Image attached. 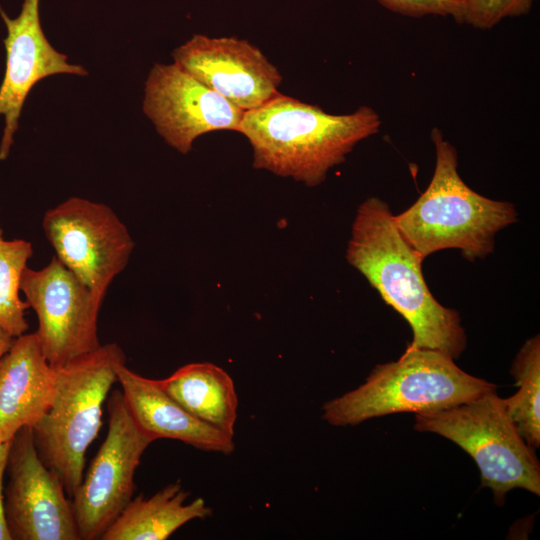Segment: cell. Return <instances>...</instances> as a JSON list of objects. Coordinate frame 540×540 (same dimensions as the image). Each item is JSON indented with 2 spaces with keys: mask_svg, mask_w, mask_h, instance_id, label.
Masks as SVG:
<instances>
[{
  "mask_svg": "<svg viewBox=\"0 0 540 540\" xmlns=\"http://www.w3.org/2000/svg\"><path fill=\"white\" fill-rule=\"evenodd\" d=\"M436 164L426 190L408 209L393 215L403 238L423 259L444 249H459L468 261L494 250L496 234L517 221L513 204L482 196L458 173L455 147L434 128Z\"/></svg>",
  "mask_w": 540,
  "mask_h": 540,
  "instance_id": "cell-3",
  "label": "cell"
},
{
  "mask_svg": "<svg viewBox=\"0 0 540 540\" xmlns=\"http://www.w3.org/2000/svg\"><path fill=\"white\" fill-rule=\"evenodd\" d=\"M180 482L171 483L149 498H132L102 534L101 540H165L186 523L211 514L203 498L186 502Z\"/></svg>",
  "mask_w": 540,
  "mask_h": 540,
  "instance_id": "cell-16",
  "label": "cell"
},
{
  "mask_svg": "<svg viewBox=\"0 0 540 540\" xmlns=\"http://www.w3.org/2000/svg\"><path fill=\"white\" fill-rule=\"evenodd\" d=\"M497 390L440 351L408 345L401 357L377 365L356 389L327 401L322 418L333 426H354L389 414L434 412Z\"/></svg>",
  "mask_w": 540,
  "mask_h": 540,
  "instance_id": "cell-4",
  "label": "cell"
},
{
  "mask_svg": "<svg viewBox=\"0 0 540 540\" xmlns=\"http://www.w3.org/2000/svg\"><path fill=\"white\" fill-rule=\"evenodd\" d=\"M56 369L47 361L36 332L15 337L0 359V442L33 427L55 394Z\"/></svg>",
  "mask_w": 540,
  "mask_h": 540,
  "instance_id": "cell-14",
  "label": "cell"
},
{
  "mask_svg": "<svg viewBox=\"0 0 540 540\" xmlns=\"http://www.w3.org/2000/svg\"><path fill=\"white\" fill-rule=\"evenodd\" d=\"M123 362L122 348L107 343L56 369L53 401L32 427L40 458L70 498L83 479L86 452L101 428L103 404L117 382L116 367Z\"/></svg>",
  "mask_w": 540,
  "mask_h": 540,
  "instance_id": "cell-5",
  "label": "cell"
},
{
  "mask_svg": "<svg viewBox=\"0 0 540 540\" xmlns=\"http://www.w3.org/2000/svg\"><path fill=\"white\" fill-rule=\"evenodd\" d=\"M42 226L55 257L103 301L135 247L126 225L109 206L70 197L46 211Z\"/></svg>",
  "mask_w": 540,
  "mask_h": 540,
  "instance_id": "cell-7",
  "label": "cell"
},
{
  "mask_svg": "<svg viewBox=\"0 0 540 540\" xmlns=\"http://www.w3.org/2000/svg\"><path fill=\"white\" fill-rule=\"evenodd\" d=\"M534 0H459L455 21L489 29L505 17L529 12Z\"/></svg>",
  "mask_w": 540,
  "mask_h": 540,
  "instance_id": "cell-20",
  "label": "cell"
},
{
  "mask_svg": "<svg viewBox=\"0 0 540 540\" xmlns=\"http://www.w3.org/2000/svg\"><path fill=\"white\" fill-rule=\"evenodd\" d=\"M32 254L29 241L7 240L0 228V327L14 338L28 329L25 310L29 305L20 298V282Z\"/></svg>",
  "mask_w": 540,
  "mask_h": 540,
  "instance_id": "cell-19",
  "label": "cell"
},
{
  "mask_svg": "<svg viewBox=\"0 0 540 540\" xmlns=\"http://www.w3.org/2000/svg\"><path fill=\"white\" fill-rule=\"evenodd\" d=\"M107 411L105 440L71 498L82 540L100 539L132 500L135 471L153 442L136 425L121 390L110 393Z\"/></svg>",
  "mask_w": 540,
  "mask_h": 540,
  "instance_id": "cell-8",
  "label": "cell"
},
{
  "mask_svg": "<svg viewBox=\"0 0 540 540\" xmlns=\"http://www.w3.org/2000/svg\"><path fill=\"white\" fill-rule=\"evenodd\" d=\"M172 57L174 63L244 112L281 94L278 68L245 39L195 34L174 49Z\"/></svg>",
  "mask_w": 540,
  "mask_h": 540,
  "instance_id": "cell-12",
  "label": "cell"
},
{
  "mask_svg": "<svg viewBox=\"0 0 540 540\" xmlns=\"http://www.w3.org/2000/svg\"><path fill=\"white\" fill-rule=\"evenodd\" d=\"M11 441L0 442V540H11L4 513L3 480L6 472Z\"/></svg>",
  "mask_w": 540,
  "mask_h": 540,
  "instance_id": "cell-22",
  "label": "cell"
},
{
  "mask_svg": "<svg viewBox=\"0 0 540 540\" xmlns=\"http://www.w3.org/2000/svg\"><path fill=\"white\" fill-rule=\"evenodd\" d=\"M143 111L164 141L182 154L201 135L238 132L244 111L176 63H156L144 89Z\"/></svg>",
  "mask_w": 540,
  "mask_h": 540,
  "instance_id": "cell-11",
  "label": "cell"
},
{
  "mask_svg": "<svg viewBox=\"0 0 540 540\" xmlns=\"http://www.w3.org/2000/svg\"><path fill=\"white\" fill-rule=\"evenodd\" d=\"M4 513L11 540H80L71 498L40 458L32 427L11 440Z\"/></svg>",
  "mask_w": 540,
  "mask_h": 540,
  "instance_id": "cell-10",
  "label": "cell"
},
{
  "mask_svg": "<svg viewBox=\"0 0 540 540\" xmlns=\"http://www.w3.org/2000/svg\"><path fill=\"white\" fill-rule=\"evenodd\" d=\"M346 258L407 321L413 332L409 345L460 357L467 343L460 316L430 292L424 259L403 238L385 201L370 197L358 207Z\"/></svg>",
  "mask_w": 540,
  "mask_h": 540,
  "instance_id": "cell-1",
  "label": "cell"
},
{
  "mask_svg": "<svg viewBox=\"0 0 540 540\" xmlns=\"http://www.w3.org/2000/svg\"><path fill=\"white\" fill-rule=\"evenodd\" d=\"M127 408L136 425L153 441L173 439L196 449L231 454L233 437L187 412L160 386L158 380L143 377L126 366L116 367Z\"/></svg>",
  "mask_w": 540,
  "mask_h": 540,
  "instance_id": "cell-15",
  "label": "cell"
},
{
  "mask_svg": "<svg viewBox=\"0 0 540 540\" xmlns=\"http://www.w3.org/2000/svg\"><path fill=\"white\" fill-rule=\"evenodd\" d=\"M20 289L37 316L36 333L54 369L102 345L98 337V317L103 301L55 256L41 269L26 267Z\"/></svg>",
  "mask_w": 540,
  "mask_h": 540,
  "instance_id": "cell-9",
  "label": "cell"
},
{
  "mask_svg": "<svg viewBox=\"0 0 540 540\" xmlns=\"http://www.w3.org/2000/svg\"><path fill=\"white\" fill-rule=\"evenodd\" d=\"M511 374L519 390L502 398L505 410L525 442L540 446V337L528 339L516 355Z\"/></svg>",
  "mask_w": 540,
  "mask_h": 540,
  "instance_id": "cell-18",
  "label": "cell"
},
{
  "mask_svg": "<svg viewBox=\"0 0 540 540\" xmlns=\"http://www.w3.org/2000/svg\"><path fill=\"white\" fill-rule=\"evenodd\" d=\"M39 2L24 0L20 14L14 19L0 10L7 27L6 70L0 87V116L5 119L0 160L9 155L23 104L38 81L56 74H88L83 66L69 63L67 56L49 43L40 23Z\"/></svg>",
  "mask_w": 540,
  "mask_h": 540,
  "instance_id": "cell-13",
  "label": "cell"
},
{
  "mask_svg": "<svg viewBox=\"0 0 540 540\" xmlns=\"http://www.w3.org/2000/svg\"><path fill=\"white\" fill-rule=\"evenodd\" d=\"M415 429L438 434L461 447L477 464L482 487L502 505L515 488L540 495V465L496 392L450 407L416 414Z\"/></svg>",
  "mask_w": 540,
  "mask_h": 540,
  "instance_id": "cell-6",
  "label": "cell"
},
{
  "mask_svg": "<svg viewBox=\"0 0 540 540\" xmlns=\"http://www.w3.org/2000/svg\"><path fill=\"white\" fill-rule=\"evenodd\" d=\"M158 381L191 415L233 437L238 397L233 379L223 368L210 362L190 363Z\"/></svg>",
  "mask_w": 540,
  "mask_h": 540,
  "instance_id": "cell-17",
  "label": "cell"
},
{
  "mask_svg": "<svg viewBox=\"0 0 540 540\" xmlns=\"http://www.w3.org/2000/svg\"><path fill=\"white\" fill-rule=\"evenodd\" d=\"M380 126L379 115L368 106L335 115L280 94L244 112L238 133L251 145L254 168L314 187Z\"/></svg>",
  "mask_w": 540,
  "mask_h": 540,
  "instance_id": "cell-2",
  "label": "cell"
},
{
  "mask_svg": "<svg viewBox=\"0 0 540 540\" xmlns=\"http://www.w3.org/2000/svg\"><path fill=\"white\" fill-rule=\"evenodd\" d=\"M14 337L0 327V359L9 349Z\"/></svg>",
  "mask_w": 540,
  "mask_h": 540,
  "instance_id": "cell-23",
  "label": "cell"
},
{
  "mask_svg": "<svg viewBox=\"0 0 540 540\" xmlns=\"http://www.w3.org/2000/svg\"><path fill=\"white\" fill-rule=\"evenodd\" d=\"M387 9L406 16L450 15L454 18L459 0H378Z\"/></svg>",
  "mask_w": 540,
  "mask_h": 540,
  "instance_id": "cell-21",
  "label": "cell"
}]
</instances>
